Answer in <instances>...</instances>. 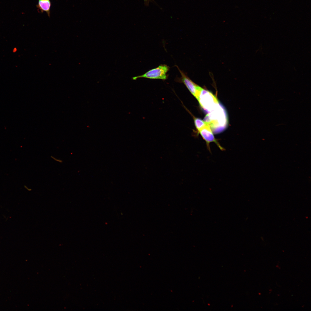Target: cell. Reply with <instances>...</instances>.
I'll use <instances>...</instances> for the list:
<instances>
[{
	"instance_id": "obj_1",
	"label": "cell",
	"mask_w": 311,
	"mask_h": 311,
	"mask_svg": "<svg viewBox=\"0 0 311 311\" xmlns=\"http://www.w3.org/2000/svg\"><path fill=\"white\" fill-rule=\"evenodd\" d=\"M204 121L214 132L218 133L222 131L226 128L227 123L225 110L219 104L206 115Z\"/></svg>"
},
{
	"instance_id": "obj_2",
	"label": "cell",
	"mask_w": 311,
	"mask_h": 311,
	"mask_svg": "<svg viewBox=\"0 0 311 311\" xmlns=\"http://www.w3.org/2000/svg\"><path fill=\"white\" fill-rule=\"evenodd\" d=\"M196 99L202 108L208 113L219 104L216 97L211 92L202 88Z\"/></svg>"
},
{
	"instance_id": "obj_3",
	"label": "cell",
	"mask_w": 311,
	"mask_h": 311,
	"mask_svg": "<svg viewBox=\"0 0 311 311\" xmlns=\"http://www.w3.org/2000/svg\"><path fill=\"white\" fill-rule=\"evenodd\" d=\"M170 67L165 64H161L157 67L151 69L144 74L133 77L132 79L136 80L140 78H145L151 79H161L165 80L167 79V73Z\"/></svg>"
},
{
	"instance_id": "obj_4",
	"label": "cell",
	"mask_w": 311,
	"mask_h": 311,
	"mask_svg": "<svg viewBox=\"0 0 311 311\" xmlns=\"http://www.w3.org/2000/svg\"><path fill=\"white\" fill-rule=\"evenodd\" d=\"M178 68L181 75V77L177 79L178 81L182 83L185 86L191 94L196 98L202 88L193 82L182 71Z\"/></svg>"
},
{
	"instance_id": "obj_5",
	"label": "cell",
	"mask_w": 311,
	"mask_h": 311,
	"mask_svg": "<svg viewBox=\"0 0 311 311\" xmlns=\"http://www.w3.org/2000/svg\"><path fill=\"white\" fill-rule=\"evenodd\" d=\"M198 132L206 141L207 148L209 151H211L210 144L212 142H214L221 150H224V148L221 146L215 138L213 131L208 124Z\"/></svg>"
},
{
	"instance_id": "obj_6",
	"label": "cell",
	"mask_w": 311,
	"mask_h": 311,
	"mask_svg": "<svg viewBox=\"0 0 311 311\" xmlns=\"http://www.w3.org/2000/svg\"><path fill=\"white\" fill-rule=\"evenodd\" d=\"M51 5L50 0H38L36 7L39 12L42 13L45 12L50 17Z\"/></svg>"
},
{
	"instance_id": "obj_7",
	"label": "cell",
	"mask_w": 311,
	"mask_h": 311,
	"mask_svg": "<svg viewBox=\"0 0 311 311\" xmlns=\"http://www.w3.org/2000/svg\"><path fill=\"white\" fill-rule=\"evenodd\" d=\"M194 121L195 126L198 132L207 125L204 121L198 118L194 117Z\"/></svg>"
},
{
	"instance_id": "obj_8",
	"label": "cell",
	"mask_w": 311,
	"mask_h": 311,
	"mask_svg": "<svg viewBox=\"0 0 311 311\" xmlns=\"http://www.w3.org/2000/svg\"><path fill=\"white\" fill-rule=\"evenodd\" d=\"M51 157L54 160L56 161L57 162H60V163H62L63 162L62 161V160H61L60 159V160L59 159H57V158L54 157L53 156H51Z\"/></svg>"
},
{
	"instance_id": "obj_9",
	"label": "cell",
	"mask_w": 311,
	"mask_h": 311,
	"mask_svg": "<svg viewBox=\"0 0 311 311\" xmlns=\"http://www.w3.org/2000/svg\"><path fill=\"white\" fill-rule=\"evenodd\" d=\"M151 0H144V1H145V5H148V4H149V2Z\"/></svg>"
}]
</instances>
